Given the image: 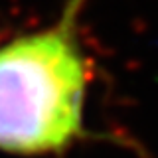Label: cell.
Here are the masks:
<instances>
[{
    "label": "cell",
    "instance_id": "cell-1",
    "mask_svg": "<svg viewBox=\"0 0 158 158\" xmlns=\"http://www.w3.org/2000/svg\"><path fill=\"white\" fill-rule=\"evenodd\" d=\"M89 0H65L57 18L0 44V152L65 158L97 135L87 127L93 63L81 42Z\"/></svg>",
    "mask_w": 158,
    "mask_h": 158
}]
</instances>
